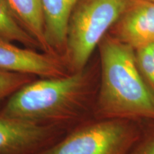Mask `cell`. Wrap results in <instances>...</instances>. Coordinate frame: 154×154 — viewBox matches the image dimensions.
Here are the masks:
<instances>
[{"label":"cell","mask_w":154,"mask_h":154,"mask_svg":"<svg viewBox=\"0 0 154 154\" xmlns=\"http://www.w3.org/2000/svg\"><path fill=\"white\" fill-rule=\"evenodd\" d=\"M100 68L88 64L65 76L38 78L6 100L0 114L66 130L93 118Z\"/></svg>","instance_id":"cell-1"},{"label":"cell","mask_w":154,"mask_h":154,"mask_svg":"<svg viewBox=\"0 0 154 154\" xmlns=\"http://www.w3.org/2000/svg\"><path fill=\"white\" fill-rule=\"evenodd\" d=\"M98 49L100 75L93 119L154 121V92L138 68L135 49L109 33Z\"/></svg>","instance_id":"cell-2"},{"label":"cell","mask_w":154,"mask_h":154,"mask_svg":"<svg viewBox=\"0 0 154 154\" xmlns=\"http://www.w3.org/2000/svg\"><path fill=\"white\" fill-rule=\"evenodd\" d=\"M129 0H80L69 19L63 61L70 73L87 66Z\"/></svg>","instance_id":"cell-3"},{"label":"cell","mask_w":154,"mask_h":154,"mask_svg":"<svg viewBox=\"0 0 154 154\" xmlns=\"http://www.w3.org/2000/svg\"><path fill=\"white\" fill-rule=\"evenodd\" d=\"M142 131L138 121L92 119L39 154H127Z\"/></svg>","instance_id":"cell-4"},{"label":"cell","mask_w":154,"mask_h":154,"mask_svg":"<svg viewBox=\"0 0 154 154\" xmlns=\"http://www.w3.org/2000/svg\"><path fill=\"white\" fill-rule=\"evenodd\" d=\"M66 131L0 114V154H39Z\"/></svg>","instance_id":"cell-5"},{"label":"cell","mask_w":154,"mask_h":154,"mask_svg":"<svg viewBox=\"0 0 154 154\" xmlns=\"http://www.w3.org/2000/svg\"><path fill=\"white\" fill-rule=\"evenodd\" d=\"M0 69L36 78L59 77L70 73L60 58L36 49L17 47L2 38H0Z\"/></svg>","instance_id":"cell-6"},{"label":"cell","mask_w":154,"mask_h":154,"mask_svg":"<svg viewBox=\"0 0 154 154\" xmlns=\"http://www.w3.org/2000/svg\"><path fill=\"white\" fill-rule=\"evenodd\" d=\"M109 34L134 49L154 44V3L129 0Z\"/></svg>","instance_id":"cell-7"},{"label":"cell","mask_w":154,"mask_h":154,"mask_svg":"<svg viewBox=\"0 0 154 154\" xmlns=\"http://www.w3.org/2000/svg\"><path fill=\"white\" fill-rule=\"evenodd\" d=\"M80 0H41L45 37L50 51L63 61L69 19Z\"/></svg>","instance_id":"cell-8"},{"label":"cell","mask_w":154,"mask_h":154,"mask_svg":"<svg viewBox=\"0 0 154 154\" xmlns=\"http://www.w3.org/2000/svg\"><path fill=\"white\" fill-rule=\"evenodd\" d=\"M5 1L17 22L37 42L42 51L52 54L45 37L41 0Z\"/></svg>","instance_id":"cell-9"},{"label":"cell","mask_w":154,"mask_h":154,"mask_svg":"<svg viewBox=\"0 0 154 154\" xmlns=\"http://www.w3.org/2000/svg\"><path fill=\"white\" fill-rule=\"evenodd\" d=\"M0 38L17 42L24 47L41 50L37 42L13 16L5 0H0Z\"/></svg>","instance_id":"cell-10"},{"label":"cell","mask_w":154,"mask_h":154,"mask_svg":"<svg viewBox=\"0 0 154 154\" xmlns=\"http://www.w3.org/2000/svg\"><path fill=\"white\" fill-rule=\"evenodd\" d=\"M36 79L37 78L31 75L7 72L0 69V103Z\"/></svg>","instance_id":"cell-11"},{"label":"cell","mask_w":154,"mask_h":154,"mask_svg":"<svg viewBox=\"0 0 154 154\" xmlns=\"http://www.w3.org/2000/svg\"><path fill=\"white\" fill-rule=\"evenodd\" d=\"M135 56L140 74L154 92V44L135 49Z\"/></svg>","instance_id":"cell-12"},{"label":"cell","mask_w":154,"mask_h":154,"mask_svg":"<svg viewBox=\"0 0 154 154\" xmlns=\"http://www.w3.org/2000/svg\"><path fill=\"white\" fill-rule=\"evenodd\" d=\"M127 154H154V121L143 126L140 138Z\"/></svg>","instance_id":"cell-13"},{"label":"cell","mask_w":154,"mask_h":154,"mask_svg":"<svg viewBox=\"0 0 154 154\" xmlns=\"http://www.w3.org/2000/svg\"><path fill=\"white\" fill-rule=\"evenodd\" d=\"M143 1H146V2H151V3H154V0H143Z\"/></svg>","instance_id":"cell-14"}]
</instances>
